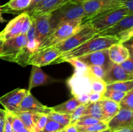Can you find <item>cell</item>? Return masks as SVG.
Returning <instances> with one entry per match:
<instances>
[{"instance_id":"cell-12","label":"cell","mask_w":133,"mask_h":132,"mask_svg":"<svg viewBox=\"0 0 133 132\" xmlns=\"http://www.w3.org/2000/svg\"><path fill=\"white\" fill-rule=\"evenodd\" d=\"M29 91L25 89H16L0 97V104L5 110L14 113L18 111L21 102Z\"/></svg>"},{"instance_id":"cell-58","label":"cell","mask_w":133,"mask_h":132,"mask_svg":"<svg viewBox=\"0 0 133 132\" xmlns=\"http://www.w3.org/2000/svg\"><path fill=\"white\" fill-rule=\"evenodd\" d=\"M0 14H1V5H0Z\"/></svg>"},{"instance_id":"cell-9","label":"cell","mask_w":133,"mask_h":132,"mask_svg":"<svg viewBox=\"0 0 133 132\" xmlns=\"http://www.w3.org/2000/svg\"><path fill=\"white\" fill-rule=\"evenodd\" d=\"M91 80L92 77L87 70L84 72L75 71L72 76L67 80L68 85L74 97L92 93Z\"/></svg>"},{"instance_id":"cell-54","label":"cell","mask_w":133,"mask_h":132,"mask_svg":"<svg viewBox=\"0 0 133 132\" xmlns=\"http://www.w3.org/2000/svg\"><path fill=\"white\" fill-rule=\"evenodd\" d=\"M5 20L3 19V18L2 17V16H1V14H0V23H3V22H5Z\"/></svg>"},{"instance_id":"cell-53","label":"cell","mask_w":133,"mask_h":132,"mask_svg":"<svg viewBox=\"0 0 133 132\" xmlns=\"http://www.w3.org/2000/svg\"><path fill=\"white\" fill-rule=\"evenodd\" d=\"M16 132H31V131L29 130V129H27L26 128H22V129H19V130L17 131Z\"/></svg>"},{"instance_id":"cell-10","label":"cell","mask_w":133,"mask_h":132,"mask_svg":"<svg viewBox=\"0 0 133 132\" xmlns=\"http://www.w3.org/2000/svg\"><path fill=\"white\" fill-rule=\"evenodd\" d=\"M107 124L109 129L113 132L133 128V111L120 108L116 115L108 122Z\"/></svg>"},{"instance_id":"cell-21","label":"cell","mask_w":133,"mask_h":132,"mask_svg":"<svg viewBox=\"0 0 133 132\" xmlns=\"http://www.w3.org/2000/svg\"><path fill=\"white\" fill-rule=\"evenodd\" d=\"M108 51L110 61L117 64H120L131 56L129 50L122 43L112 45L108 49Z\"/></svg>"},{"instance_id":"cell-3","label":"cell","mask_w":133,"mask_h":132,"mask_svg":"<svg viewBox=\"0 0 133 132\" xmlns=\"http://www.w3.org/2000/svg\"><path fill=\"white\" fill-rule=\"evenodd\" d=\"M84 18V12L83 3L70 1L51 13L49 23L51 32L64 22L80 18L83 19Z\"/></svg>"},{"instance_id":"cell-14","label":"cell","mask_w":133,"mask_h":132,"mask_svg":"<svg viewBox=\"0 0 133 132\" xmlns=\"http://www.w3.org/2000/svg\"><path fill=\"white\" fill-rule=\"evenodd\" d=\"M77 58L87 66H102L106 70L112 63L109 58L108 49L94 52Z\"/></svg>"},{"instance_id":"cell-36","label":"cell","mask_w":133,"mask_h":132,"mask_svg":"<svg viewBox=\"0 0 133 132\" xmlns=\"http://www.w3.org/2000/svg\"><path fill=\"white\" fill-rule=\"evenodd\" d=\"M101 122V120L97 119L88 116V115H83L81 116L77 121L75 122V125L77 126H88L93 125Z\"/></svg>"},{"instance_id":"cell-33","label":"cell","mask_w":133,"mask_h":132,"mask_svg":"<svg viewBox=\"0 0 133 132\" xmlns=\"http://www.w3.org/2000/svg\"><path fill=\"white\" fill-rule=\"evenodd\" d=\"M87 71L92 77L99 79H103L106 72V69L103 67L97 65L87 66Z\"/></svg>"},{"instance_id":"cell-55","label":"cell","mask_w":133,"mask_h":132,"mask_svg":"<svg viewBox=\"0 0 133 132\" xmlns=\"http://www.w3.org/2000/svg\"><path fill=\"white\" fill-rule=\"evenodd\" d=\"M99 132H113V131H110V129H106V130L101 131H99Z\"/></svg>"},{"instance_id":"cell-4","label":"cell","mask_w":133,"mask_h":132,"mask_svg":"<svg viewBox=\"0 0 133 132\" xmlns=\"http://www.w3.org/2000/svg\"><path fill=\"white\" fill-rule=\"evenodd\" d=\"M98 33V31L95 30L90 23H84L81 25L80 28L74 34L63 41L54 45L53 47L58 49L61 53H65L77 47Z\"/></svg>"},{"instance_id":"cell-47","label":"cell","mask_w":133,"mask_h":132,"mask_svg":"<svg viewBox=\"0 0 133 132\" xmlns=\"http://www.w3.org/2000/svg\"><path fill=\"white\" fill-rule=\"evenodd\" d=\"M6 110L0 108V132H3L5 123Z\"/></svg>"},{"instance_id":"cell-41","label":"cell","mask_w":133,"mask_h":132,"mask_svg":"<svg viewBox=\"0 0 133 132\" xmlns=\"http://www.w3.org/2000/svg\"><path fill=\"white\" fill-rule=\"evenodd\" d=\"M12 113L6 110L5 123L3 132H14L12 128Z\"/></svg>"},{"instance_id":"cell-2","label":"cell","mask_w":133,"mask_h":132,"mask_svg":"<svg viewBox=\"0 0 133 132\" xmlns=\"http://www.w3.org/2000/svg\"><path fill=\"white\" fill-rule=\"evenodd\" d=\"M83 19L80 18L61 23L42 40L37 50L51 47L68 38L80 28Z\"/></svg>"},{"instance_id":"cell-20","label":"cell","mask_w":133,"mask_h":132,"mask_svg":"<svg viewBox=\"0 0 133 132\" xmlns=\"http://www.w3.org/2000/svg\"><path fill=\"white\" fill-rule=\"evenodd\" d=\"M31 0H10L1 6V12L12 14H20L28 9Z\"/></svg>"},{"instance_id":"cell-56","label":"cell","mask_w":133,"mask_h":132,"mask_svg":"<svg viewBox=\"0 0 133 132\" xmlns=\"http://www.w3.org/2000/svg\"><path fill=\"white\" fill-rule=\"evenodd\" d=\"M55 132H65V130H64V129H62V130L57 131H55Z\"/></svg>"},{"instance_id":"cell-7","label":"cell","mask_w":133,"mask_h":132,"mask_svg":"<svg viewBox=\"0 0 133 132\" xmlns=\"http://www.w3.org/2000/svg\"><path fill=\"white\" fill-rule=\"evenodd\" d=\"M97 35L116 38L119 43L130 40L133 36V15L126 16L112 27L99 32Z\"/></svg>"},{"instance_id":"cell-29","label":"cell","mask_w":133,"mask_h":132,"mask_svg":"<svg viewBox=\"0 0 133 132\" xmlns=\"http://www.w3.org/2000/svg\"><path fill=\"white\" fill-rule=\"evenodd\" d=\"M78 132H99L106 130L108 128L107 122L101 121L97 124L88 126H77Z\"/></svg>"},{"instance_id":"cell-57","label":"cell","mask_w":133,"mask_h":132,"mask_svg":"<svg viewBox=\"0 0 133 132\" xmlns=\"http://www.w3.org/2000/svg\"><path fill=\"white\" fill-rule=\"evenodd\" d=\"M2 42H3V40H1V39H0V45H1V43H2Z\"/></svg>"},{"instance_id":"cell-8","label":"cell","mask_w":133,"mask_h":132,"mask_svg":"<svg viewBox=\"0 0 133 132\" xmlns=\"http://www.w3.org/2000/svg\"><path fill=\"white\" fill-rule=\"evenodd\" d=\"M27 43L25 35H19L3 41L0 45V58L15 63L16 58L22 47Z\"/></svg>"},{"instance_id":"cell-28","label":"cell","mask_w":133,"mask_h":132,"mask_svg":"<svg viewBox=\"0 0 133 132\" xmlns=\"http://www.w3.org/2000/svg\"><path fill=\"white\" fill-rule=\"evenodd\" d=\"M48 117L49 119H51L52 120H55V121L61 124V125L64 126V127L70 125V121H71L70 115L60 113H57L53 111H52L50 113L48 114Z\"/></svg>"},{"instance_id":"cell-15","label":"cell","mask_w":133,"mask_h":132,"mask_svg":"<svg viewBox=\"0 0 133 132\" xmlns=\"http://www.w3.org/2000/svg\"><path fill=\"white\" fill-rule=\"evenodd\" d=\"M103 80L107 85L119 82L133 80V75H130L126 72L121 67L119 64L112 63L106 70L105 75Z\"/></svg>"},{"instance_id":"cell-23","label":"cell","mask_w":133,"mask_h":132,"mask_svg":"<svg viewBox=\"0 0 133 132\" xmlns=\"http://www.w3.org/2000/svg\"><path fill=\"white\" fill-rule=\"evenodd\" d=\"M81 105V103L76 99L75 97L70 98L65 102L58 104L57 106L51 107L52 110L60 113L71 115L77 107Z\"/></svg>"},{"instance_id":"cell-25","label":"cell","mask_w":133,"mask_h":132,"mask_svg":"<svg viewBox=\"0 0 133 132\" xmlns=\"http://www.w3.org/2000/svg\"><path fill=\"white\" fill-rule=\"evenodd\" d=\"M106 89L107 90L127 93L129 91L133 90V80H129V81L126 82H119L107 84Z\"/></svg>"},{"instance_id":"cell-37","label":"cell","mask_w":133,"mask_h":132,"mask_svg":"<svg viewBox=\"0 0 133 132\" xmlns=\"http://www.w3.org/2000/svg\"><path fill=\"white\" fill-rule=\"evenodd\" d=\"M86 107H87V105L81 104L75 108V109L70 115V117H71L70 124H75V122L78 120V119L81 116H83V112H84Z\"/></svg>"},{"instance_id":"cell-50","label":"cell","mask_w":133,"mask_h":132,"mask_svg":"<svg viewBox=\"0 0 133 132\" xmlns=\"http://www.w3.org/2000/svg\"><path fill=\"white\" fill-rule=\"evenodd\" d=\"M65 132H78L77 126L75 124H70L65 127Z\"/></svg>"},{"instance_id":"cell-26","label":"cell","mask_w":133,"mask_h":132,"mask_svg":"<svg viewBox=\"0 0 133 132\" xmlns=\"http://www.w3.org/2000/svg\"><path fill=\"white\" fill-rule=\"evenodd\" d=\"M23 122L24 126L31 131V132L34 131V122H33V114L32 113L29 111H18L14 113Z\"/></svg>"},{"instance_id":"cell-1","label":"cell","mask_w":133,"mask_h":132,"mask_svg":"<svg viewBox=\"0 0 133 132\" xmlns=\"http://www.w3.org/2000/svg\"><path fill=\"white\" fill-rule=\"evenodd\" d=\"M116 43H119V40L116 38L99 36L97 34L77 47L61 53V55L55 60L52 64L61 63L70 58H79L89 53L108 49L110 46Z\"/></svg>"},{"instance_id":"cell-38","label":"cell","mask_w":133,"mask_h":132,"mask_svg":"<svg viewBox=\"0 0 133 132\" xmlns=\"http://www.w3.org/2000/svg\"><path fill=\"white\" fill-rule=\"evenodd\" d=\"M64 62H68V63L72 65V66H74V67L75 68V71L84 72L87 70V66L83 62L79 61L77 58L66 60Z\"/></svg>"},{"instance_id":"cell-13","label":"cell","mask_w":133,"mask_h":132,"mask_svg":"<svg viewBox=\"0 0 133 132\" xmlns=\"http://www.w3.org/2000/svg\"><path fill=\"white\" fill-rule=\"evenodd\" d=\"M18 110L19 111H29L32 113L44 114L47 115L53 111L51 107H48L39 102L32 96L29 91L21 102Z\"/></svg>"},{"instance_id":"cell-44","label":"cell","mask_w":133,"mask_h":132,"mask_svg":"<svg viewBox=\"0 0 133 132\" xmlns=\"http://www.w3.org/2000/svg\"><path fill=\"white\" fill-rule=\"evenodd\" d=\"M40 45V41H38L36 39H35V40H32V41H28L26 46H27V49H28L31 53H34L35 51H36V50H38Z\"/></svg>"},{"instance_id":"cell-30","label":"cell","mask_w":133,"mask_h":132,"mask_svg":"<svg viewBox=\"0 0 133 132\" xmlns=\"http://www.w3.org/2000/svg\"><path fill=\"white\" fill-rule=\"evenodd\" d=\"M48 120V115L44 114L34 113V131L42 132Z\"/></svg>"},{"instance_id":"cell-42","label":"cell","mask_w":133,"mask_h":132,"mask_svg":"<svg viewBox=\"0 0 133 132\" xmlns=\"http://www.w3.org/2000/svg\"><path fill=\"white\" fill-rule=\"evenodd\" d=\"M12 128L14 132H16L17 131L22 129L23 128H25L23 125L22 120L15 115L12 113Z\"/></svg>"},{"instance_id":"cell-43","label":"cell","mask_w":133,"mask_h":132,"mask_svg":"<svg viewBox=\"0 0 133 132\" xmlns=\"http://www.w3.org/2000/svg\"><path fill=\"white\" fill-rule=\"evenodd\" d=\"M31 25V18L28 14L26 15L24 21L23 22V25H22V32H21V34L22 35H25L27 33V31L29 28H30Z\"/></svg>"},{"instance_id":"cell-48","label":"cell","mask_w":133,"mask_h":132,"mask_svg":"<svg viewBox=\"0 0 133 132\" xmlns=\"http://www.w3.org/2000/svg\"><path fill=\"white\" fill-rule=\"evenodd\" d=\"M123 7L133 14V0H122Z\"/></svg>"},{"instance_id":"cell-52","label":"cell","mask_w":133,"mask_h":132,"mask_svg":"<svg viewBox=\"0 0 133 132\" xmlns=\"http://www.w3.org/2000/svg\"><path fill=\"white\" fill-rule=\"evenodd\" d=\"M89 0H70V1L74 3H83L88 1Z\"/></svg>"},{"instance_id":"cell-31","label":"cell","mask_w":133,"mask_h":132,"mask_svg":"<svg viewBox=\"0 0 133 132\" xmlns=\"http://www.w3.org/2000/svg\"><path fill=\"white\" fill-rule=\"evenodd\" d=\"M106 87L107 84L104 82L103 79L96 78L92 77V80H91L92 92H94V93H97L103 94L106 91Z\"/></svg>"},{"instance_id":"cell-22","label":"cell","mask_w":133,"mask_h":132,"mask_svg":"<svg viewBox=\"0 0 133 132\" xmlns=\"http://www.w3.org/2000/svg\"><path fill=\"white\" fill-rule=\"evenodd\" d=\"M100 103L102 109L103 115L105 117L106 122H108L114 115H116L120 109L119 103H117L111 100L103 98L101 100H100Z\"/></svg>"},{"instance_id":"cell-16","label":"cell","mask_w":133,"mask_h":132,"mask_svg":"<svg viewBox=\"0 0 133 132\" xmlns=\"http://www.w3.org/2000/svg\"><path fill=\"white\" fill-rule=\"evenodd\" d=\"M26 15L27 13L23 12L10 20L5 28L0 32V39L4 41L21 35L22 25Z\"/></svg>"},{"instance_id":"cell-18","label":"cell","mask_w":133,"mask_h":132,"mask_svg":"<svg viewBox=\"0 0 133 132\" xmlns=\"http://www.w3.org/2000/svg\"><path fill=\"white\" fill-rule=\"evenodd\" d=\"M56 80L44 73L40 67L32 65L28 91H31L33 88L40 85H48L55 82Z\"/></svg>"},{"instance_id":"cell-46","label":"cell","mask_w":133,"mask_h":132,"mask_svg":"<svg viewBox=\"0 0 133 132\" xmlns=\"http://www.w3.org/2000/svg\"><path fill=\"white\" fill-rule=\"evenodd\" d=\"M76 99L81 103V104L87 105L90 104L89 94H82L75 97Z\"/></svg>"},{"instance_id":"cell-49","label":"cell","mask_w":133,"mask_h":132,"mask_svg":"<svg viewBox=\"0 0 133 132\" xmlns=\"http://www.w3.org/2000/svg\"><path fill=\"white\" fill-rule=\"evenodd\" d=\"M42 1L43 0H31V4H30L29 6L28 9H27V10H25V12H24L27 13L29 12H30L33 8H35L36 5H38V4L40 3H41Z\"/></svg>"},{"instance_id":"cell-32","label":"cell","mask_w":133,"mask_h":132,"mask_svg":"<svg viewBox=\"0 0 133 132\" xmlns=\"http://www.w3.org/2000/svg\"><path fill=\"white\" fill-rule=\"evenodd\" d=\"M120 108L133 111V90L127 92L119 103Z\"/></svg>"},{"instance_id":"cell-45","label":"cell","mask_w":133,"mask_h":132,"mask_svg":"<svg viewBox=\"0 0 133 132\" xmlns=\"http://www.w3.org/2000/svg\"><path fill=\"white\" fill-rule=\"evenodd\" d=\"M103 99V94L97 93L92 92L89 94V102L90 103L99 102Z\"/></svg>"},{"instance_id":"cell-11","label":"cell","mask_w":133,"mask_h":132,"mask_svg":"<svg viewBox=\"0 0 133 132\" xmlns=\"http://www.w3.org/2000/svg\"><path fill=\"white\" fill-rule=\"evenodd\" d=\"M61 54L58 49L53 47L36 50L31 56L28 64L40 67L52 64L55 60L57 59Z\"/></svg>"},{"instance_id":"cell-19","label":"cell","mask_w":133,"mask_h":132,"mask_svg":"<svg viewBox=\"0 0 133 132\" xmlns=\"http://www.w3.org/2000/svg\"><path fill=\"white\" fill-rule=\"evenodd\" d=\"M35 19L36 25V39L41 43L51 32L50 23V14H41L38 16H31Z\"/></svg>"},{"instance_id":"cell-6","label":"cell","mask_w":133,"mask_h":132,"mask_svg":"<svg viewBox=\"0 0 133 132\" xmlns=\"http://www.w3.org/2000/svg\"><path fill=\"white\" fill-rule=\"evenodd\" d=\"M84 18L82 24L91 18L116 9L123 8L122 0H89L83 3Z\"/></svg>"},{"instance_id":"cell-17","label":"cell","mask_w":133,"mask_h":132,"mask_svg":"<svg viewBox=\"0 0 133 132\" xmlns=\"http://www.w3.org/2000/svg\"><path fill=\"white\" fill-rule=\"evenodd\" d=\"M70 1V0H43L27 14L29 16L50 14Z\"/></svg>"},{"instance_id":"cell-5","label":"cell","mask_w":133,"mask_h":132,"mask_svg":"<svg viewBox=\"0 0 133 132\" xmlns=\"http://www.w3.org/2000/svg\"><path fill=\"white\" fill-rule=\"evenodd\" d=\"M128 15H133L125 8H119L104 12L97 15L87 21L85 23H89L95 30L99 32L104 31Z\"/></svg>"},{"instance_id":"cell-51","label":"cell","mask_w":133,"mask_h":132,"mask_svg":"<svg viewBox=\"0 0 133 132\" xmlns=\"http://www.w3.org/2000/svg\"><path fill=\"white\" fill-rule=\"evenodd\" d=\"M114 132H133V128H128V129H122V130L116 131Z\"/></svg>"},{"instance_id":"cell-27","label":"cell","mask_w":133,"mask_h":132,"mask_svg":"<svg viewBox=\"0 0 133 132\" xmlns=\"http://www.w3.org/2000/svg\"><path fill=\"white\" fill-rule=\"evenodd\" d=\"M26 45L23 47L22 49H21L20 51L19 52L18 54L17 55V57L16 58L15 61V63H18V65H21L22 67H23L28 65L29 58L32 54V53L27 49Z\"/></svg>"},{"instance_id":"cell-35","label":"cell","mask_w":133,"mask_h":132,"mask_svg":"<svg viewBox=\"0 0 133 132\" xmlns=\"http://www.w3.org/2000/svg\"><path fill=\"white\" fill-rule=\"evenodd\" d=\"M126 93L123 92H118L115 91L106 90V91L103 94V98L111 100L117 103H119L121 100L123 98Z\"/></svg>"},{"instance_id":"cell-34","label":"cell","mask_w":133,"mask_h":132,"mask_svg":"<svg viewBox=\"0 0 133 132\" xmlns=\"http://www.w3.org/2000/svg\"><path fill=\"white\" fill-rule=\"evenodd\" d=\"M65 127L64 126L61 125V124L58 123L57 122L49 119L48 117V120L44 126L42 132H55L57 131L62 130L64 129Z\"/></svg>"},{"instance_id":"cell-24","label":"cell","mask_w":133,"mask_h":132,"mask_svg":"<svg viewBox=\"0 0 133 132\" xmlns=\"http://www.w3.org/2000/svg\"><path fill=\"white\" fill-rule=\"evenodd\" d=\"M83 115H88V116L98 119L101 121L105 122V117L103 115L100 101L87 104V107L83 112Z\"/></svg>"},{"instance_id":"cell-40","label":"cell","mask_w":133,"mask_h":132,"mask_svg":"<svg viewBox=\"0 0 133 132\" xmlns=\"http://www.w3.org/2000/svg\"><path fill=\"white\" fill-rule=\"evenodd\" d=\"M122 69L130 75H133V61L132 57L130 56L127 60L119 64Z\"/></svg>"},{"instance_id":"cell-39","label":"cell","mask_w":133,"mask_h":132,"mask_svg":"<svg viewBox=\"0 0 133 132\" xmlns=\"http://www.w3.org/2000/svg\"><path fill=\"white\" fill-rule=\"evenodd\" d=\"M31 18V25L26 33V38L27 42L36 39V25H35V19L33 16H30Z\"/></svg>"}]
</instances>
